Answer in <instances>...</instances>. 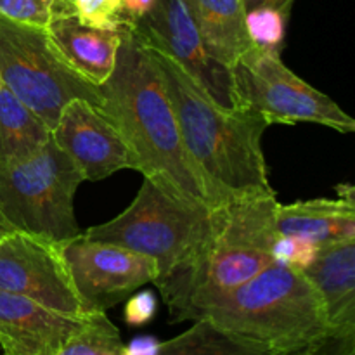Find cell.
<instances>
[{"mask_svg":"<svg viewBox=\"0 0 355 355\" xmlns=\"http://www.w3.org/2000/svg\"><path fill=\"white\" fill-rule=\"evenodd\" d=\"M99 92L97 110L118 128L134 153L137 172L191 207L203 210L220 207L184 146L158 68L127 21L116 64Z\"/></svg>","mask_w":355,"mask_h":355,"instance_id":"obj_1","label":"cell"},{"mask_svg":"<svg viewBox=\"0 0 355 355\" xmlns=\"http://www.w3.org/2000/svg\"><path fill=\"white\" fill-rule=\"evenodd\" d=\"M130 31L158 68L184 146L218 201L276 194L262 151L269 123L248 107H222L159 42Z\"/></svg>","mask_w":355,"mask_h":355,"instance_id":"obj_2","label":"cell"},{"mask_svg":"<svg viewBox=\"0 0 355 355\" xmlns=\"http://www.w3.org/2000/svg\"><path fill=\"white\" fill-rule=\"evenodd\" d=\"M276 194L229 200L210 211L211 231L196 259L158 284L173 322L194 321L203 307L274 263Z\"/></svg>","mask_w":355,"mask_h":355,"instance_id":"obj_3","label":"cell"},{"mask_svg":"<svg viewBox=\"0 0 355 355\" xmlns=\"http://www.w3.org/2000/svg\"><path fill=\"white\" fill-rule=\"evenodd\" d=\"M201 318L277 354L311 349L331 333L314 284L302 270L276 262L201 309Z\"/></svg>","mask_w":355,"mask_h":355,"instance_id":"obj_4","label":"cell"},{"mask_svg":"<svg viewBox=\"0 0 355 355\" xmlns=\"http://www.w3.org/2000/svg\"><path fill=\"white\" fill-rule=\"evenodd\" d=\"M211 210L191 207L146 179L127 210L83 236L149 257L158 266L155 284L165 283L198 257L211 231Z\"/></svg>","mask_w":355,"mask_h":355,"instance_id":"obj_5","label":"cell"},{"mask_svg":"<svg viewBox=\"0 0 355 355\" xmlns=\"http://www.w3.org/2000/svg\"><path fill=\"white\" fill-rule=\"evenodd\" d=\"M82 182V173L51 137L33 155L0 163V215L14 231L62 245L82 234L75 217Z\"/></svg>","mask_w":355,"mask_h":355,"instance_id":"obj_6","label":"cell"},{"mask_svg":"<svg viewBox=\"0 0 355 355\" xmlns=\"http://www.w3.org/2000/svg\"><path fill=\"white\" fill-rule=\"evenodd\" d=\"M0 80L49 128L73 99L101 106L99 87L69 66L47 28L0 16Z\"/></svg>","mask_w":355,"mask_h":355,"instance_id":"obj_7","label":"cell"},{"mask_svg":"<svg viewBox=\"0 0 355 355\" xmlns=\"http://www.w3.org/2000/svg\"><path fill=\"white\" fill-rule=\"evenodd\" d=\"M239 107L257 111L269 125L318 123L342 134L355 132V120L331 97L295 75L281 52L250 47L232 66Z\"/></svg>","mask_w":355,"mask_h":355,"instance_id":"obj_8","label":"cell"},{"mask_svg":"<svg viewBox=\"0 0 355 355\" xmlns=\"http://www.w3.org/2000/svg\"><path fill=\"white\" fill-rule=\"evenodd\" d=\"M0 291L71 315L90 314L80 298L61 245L14 231L0 239Z\"/></svg>","mask_w":355,"mask_h":355,"instance_id":"obj_9","label":"cell"},{"mask_svg":"<svg viewBox=\"0 0 355 355\" xmlns=\"http://www.w3.org/2000/svg\"><path fill=\"white\" fill-rule=\"evenodd\" d=\"M73 284L89 312H106L137 288L155 283L158 266L137 252L83 236L61 245Z\"/></svg>","mask_w":355,"mask_h":355,"instance_id":"obj_10","label":"cell"},{"mask_svg":"<svg viewBox=\"0 0 355 355\" xmlns=\"http://www.w3.org/2000/svg\"><path fill=\"white\" fill-rule=\"evenodd\" d=\"M137 33L155 38L222 107H239L232 69L208 54L186 0H156L148 16L128 21Z\"/></svg>","mask_w":355,"mask_h":355,"instance_id":"obj_11","label":"cell"},{"mask_svg":"<svg viewBox=\"0 0 355 355\" xmlns=\"http://www.w3.org/2000/svg\"><path fill=\"white\" fill-rule=\"evenodd\" d=\"M51 137L78 168L83 180L96 182L118 170H137V158L118 128L83 99H73L62 107Z\"/></svg>","mask_w":355,"mask_h":355,"instance_id":"obj_12","label":"cell"},{"mask_svg":"<svg viewBox=\"0 0 355 355\" xmlns=\"http://www.w3.org/2000/svg\"><path fill=\"white\" fill-rule=\"evenodd\" d=\"M90 314H62L26 297L0 291V347L7 355H55Z\"/></svg>","mask_w":355,"mask_h":355,"instance_id":"obj_13","label":"cell"},{"mask_svg":"<svg viewBox=\"0 0 355 355\" xmlns=\"http://www.w3.org/2000/svg\"><path fill=\"white\" fill-rule=\"evenodd\" d=\"M336 200L295 201L277 203V234L305 238L315 245L329 243H355V187L354 184H338Z\"/></svg>","mask_w":355,"mask_h":355,"instance_id":"obj_14","label":"cell"},{"mask_svg":"<svg viewBox=\"0 0 355 355\" xmlns=\"http://www.w3.org/2000/svg\"><path fill=\"white\" fill-rule=\"evenodd\" d=\"M123 26L116 30L82 23L75 14L58 17L47 26L49 35L75 71L101 87L113 73Z\"/></svg>","mask_w":355,"mask_h":355,"instance_id":"obj_15","label":"cell"},{"mask_svg":"<svg viewBox=\"0 0 355 355\" xmlns=\"http://www.w3.org/2000/svg\"><path fill=\"white\" fill-rule=\"evenodd\" d=\"M304 274L321 297L331 333H355V243L322 245Z\"/></svg>","mask_w":355,"mask_h":355,"instance_id":"obj_16","label":"cell"},{"mask_svg":"<svg viewBox=\"0 0 355 355\" xmlns=\"http://www.w3.org/2000/svg\"><path fill=\"white\" fill-rule=\"evenodd\" d=\"M211 58L232 69L252 47L246 33L245 0H186Z\"/></svg>","mask_w":355,"mask_h":355,"instance_id":"obj_17","label":"cell"},{"mask_svg":"<svg viewBox=\"0 0 355 355\" xmlns=\"http://www.w3.org/2000/svg\"><path fill=\"white\" fill-rule=\"evenodd\" d=\"M51 139V128L7 87H0V163L26 158Z\"/></svg>","mask_w":355,"mask_h":355,"instance_id":"obj_18","label":"cell"},{"mask_svg":"<svg viewBox=\"0 0 355 355\" xmlns=\"http://www.w3.org/2000/svg\"><path fill=\"white\" fill-rule=\"evenodd\" d=\"M187 331L162 342L158 355H276V350L255 340L229 333L210 319L193 321Z\"/></svg>","mask_w":355,"mask_h":355,"instance_id":"obj_19","label":"cell"},{"mask_svg":"<svg viewBox=\"0 0 355 355\" xmlns=\"http://www.w3.org/2000/svg\"><path fill=\"white\" fill-rule=\"evenodd\" d=\"M123 345L120 329L110 321L106 312H92L55 355H121Z\"/></svg>","mask_w":355,"mask_h":355,"instance_id":"obj_20","label":"cell"},{"mask_svg":"<svg viewBox=\"0 0 355 355\" xmlns=\"http://www.w3.org/2000/svg\"><path fill=\"white\" fill-rule=\"evenodd\" d=\"M290 14L288 10L267 6L246 10V33L253 47L269 49L276 52L283 51Z\"/></svg>","mask_w":355,"mask_h":355,"instance_id":"obj_21","label":"cell"},{"mask_svg":"<svg viewBox=\"0 0 355 355\" xmlns=\"http://www.w3.org/2000/svg\"><path fill=\"white\" fill-rule=\"evenodd\" d=\"M69 14H75V9L68 0H0V16L31 26L47 28Z\"/></svg>","mask_w":355,"mask_h":355,"instance_id":"obj_22","label":"cell"},{"mask_svg":"<svg viewBox=\"0 0 355 355\" xmlns=\"http://www.w3.org/2000/svg\"><path fill=\"white\" fill-rule=\"evenodd\" d=\"M82 23L96 28L116 30L127 21L123 0H68Z\"/></svg>","mask_w":355,"mask_h":355,"instance_id":"obj_23","label":"cell"},{"mask_svg":"<svg viewBox=\"0 0 355 355\" xmlns=\"http://www.w3.org/2000/svg\"><path fill=\"white\" fill-rule=\"evenodd\" d=\"M321 246L305 238L290 234H277L270 246V257L276 263L293 267L298 270H307L314 263Z\"/></svg>","mask_w":355,"mask_h":355,"instance_id":"obj_24","label":"cell"},{"mask_svg":"<svg viewBox=\"0 0 355 355\" xmlns=\"http://www.w3.org/2000/svg\"><path fill=\"white\" fill-rule=\"evenodd\" d=\"M158 312V298L153 291L144 290L139 293H132L125 304L123 319L132 328H141L149 324Z\"/></svg>","mask_w":355,"mask_h":355,"instance_id":"obj_25","label":"cell"},{"mask_svg":"<svg viewBox=\"0 0 355 355\" xmlns=\"http://www.w3.org/2000/svg\"><path fill=\"white\" fill-rule=\"evenodd\" d=\"M309 355H355V333H329L309 349Z\"/></svg>","mask_w":355,"mask_h":355,"instance_id":"obj_26","label":"cell"},{"mask_svg":"<svg viewBox=\"0 0 355 355\" xmlns=\"http://www.w3.org/2000/svg\"><path fill=\"white\" fill-rule=\"evenodd\" d=\"M159 345H162V342L151 335L135 336L127 345H123L121 355H158Z\"/></svg>","mask_w":355,"mask_h":355,"instance_id":"obj_27","label":"cell"},{"mask_svg":"<svg viewBox=\"0 0 355 355\" xmlns=\"http://www.w3.org/2000/svg\"><path fill=\"white\" fill-rule=\"evenodd\" d=\"M155 3L156 0H123L125 17H127L128 21L142 19V17L148 16V14L151 12Z\"/></svg>","mask_w":355,"mask_h":355,"instance_id":"obj_28","label":"cell"},{"mask_svg":"<svg viewBox=\"0 0 355 355\" xmlns=\"http://www.w3.org/2000/svg\"><path fill=\"white\" fill-rule=\"evenodd\" d=\"M295 0H245L246 10L253 9V7H276V9H283L291 12V7H293Z\"/></svg>","mask_w":355,"mask_h":355,"instance_id":"obj_29","label":"cell"},{"mask_svg":"<svg viewBox=\"0 0 355 355\" xmlns=\"http://www.w3.org/2000/svg\"><path fill=\"white\" fill-rule=\"evenodd\" d=\"M10 232H14V229L10 227V225L6 222V218L0 215V239H3L7 234H10Z\"/></svg>","mask_w":355,"mask_h":355,"instance_id":"obj_30","label":"cell"},{"mask_svg":"<svg viewBox=\"0 0 355 355\" xmlns=\"http://www.w3.org/2000/svg\"><path fill=\"white\" fill-rule=\"evenodd\" d=\"M276 355H309V349L297 350V352H283V354H276Z\"/></svg>","mask_w":355,"mask_h":355,"instance_id":"obj_31","label":"cell"},{"mask_svg":"<svg viewBox=\"0 0 355 355\" xmlns=\"http://www.w3.org/2000/svg\"><path fill=\"white\" fill-rule=\"evenodd\" d=\"M0 87H2V80H0Z\"/></svg>","mask_w":355,"mask_h":355,"instance_id":"obj_32","label":"cell"},{"mask_svg":"<svg viewBox=\"0 0 355 355\" xmlns=\"http://www.w3.org/2000/svg\"><path fill=\"white\" fill-rule=\"evenodd\" d=\"M3 355H7V354H3Z\"/></svg>","mask_w":355,"mask_h":355,"instance_id":"obj_33","label":"cell"}]
</instances>
